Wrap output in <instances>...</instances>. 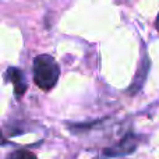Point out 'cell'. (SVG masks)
<instances>
[{"instance_id":"cell-2","label":"cell","mask_w":159,"mask_h":159,"mask_svg":"<svg viewBox=\"0 0 159 159\" xmlns=\"http://www.w3.org/2000/svg\"><path fill=\"white\" fill-rule=\"evenodd\" d=\"M138 143H140V140H138L137 135L129 133V134L124 135V138H121L120 143L116 144L115 147H110V148L103 149V154L106 155V157H110V158H116V157H121V155L131 154V152L138 147Z\"/></svg>"},{"instance_id":"cell-4","label":"cell","mask_w":159,"mask_h":159,"mask_svg":"<svg viewBox=\"0 0 159 159\" xmlns=\"http://www.w3.org/2000/svg\"><path fill=\"white\" fill-rule=\"evenodd\" d=\"M148 70H149V60H148V57L145 56V59H143V61H141V66H140V69H138V71H137V74H135L134 80H133V84H131V87H130V89H129L130 93H135V92H138V91L141 89L143 84L145 82L147 75H148Z\"/></svg>"},{"instance_id":"cell-3","label":"cell","mask_w":159,"mask_h":159,"mask_svg":"<svg viewBox=\"0 0 159 159\" xmlns=\"http://www.w3.org/2000/svg\"><path fill=\"white\" fill-rule=\"evenodd\" d=\"M7 77L10 78L11 84L14 85V95L17 99H20L27 91V81L22 74L21 70L16 69V67H10L7 69Z\"/></svg>"},{"instance_id":"cell-1","label":"cell","mask_w":159,"mask_h":159,"mask_svg":"<svg viewBox=\"0 0 159 159\" xmlns=\"http://www.w3.org/2000/svg\"><path fill=\"white\" fill-rule=\"evenodd\" d=\"M34 81L42 91H50L59 81L60 67L49 55H39L32 63Z\"/></svg>"},{"instance_id":"cell-6","label":"cell","mask_w":159,"mask_h":159,"mask_svg":"<svg viewBox=\"0 0 159 159\" xmlns=\"http://www.w3.org/2000/svg\"><path fill=\"white\" fill-rule=\"evenodd\" d=\"M155 27H157V30L159 31V14H158V17H157V21H155Z\"/></svg>"},{"instance_id":"cell-5","label":"cell","mask_w":159,"mask_h":159,"mask_svg":"<svg viewBox=\"0 0 159 159\" xmlns=\"http://www.w3.org/2000/svg\"><path fill=\"white\" fill-rule=\"evenodd\" d=\"M6 159H36V157L31 151L18 149V151H14V152H11V154H8V157Z\"/></svg>"}]
</instances>
